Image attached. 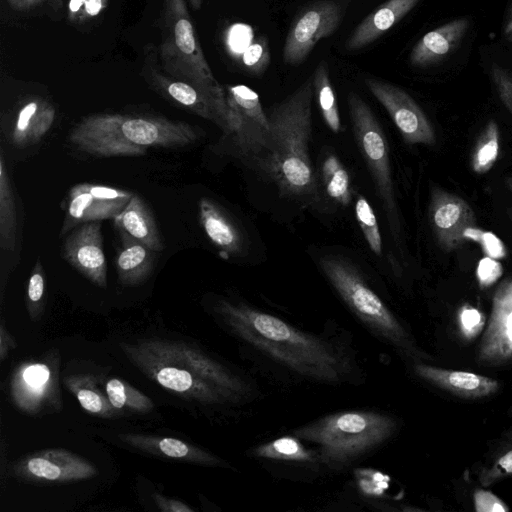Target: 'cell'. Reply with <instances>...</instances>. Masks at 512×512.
I'll use <instances>...</instances> for the list:
<instances>
[{
	"instance_id": "7dc6e473",
	"label": "cell",
	"mask_w": 512,
	"mask_h": 512,
	"mask_svg": "<svg viewBox=\"0 0 512 512\" xmlns=\"http://www.w3.org/2000/svg\"><path fill=\"white\" fill-rule=\"evenodd\" d=\"M54 0H6L9 6L16 11L25 12L42 6Z\"/></svg>"
},
{
	"instance_id": "816d5d0a",
	"label": "cell",
	"mask_w": 512,
	"mask_h": 512,
	"mask_svg": "<svg viewBox=\"0 0 512 512\" xmlns=\"http://www.w3.org/2000/svg\"><path fill=\"white\" fill-rule=\"evenodd\" d=\"M505 185L507 189L512 193V175L505 178Z\"/></svg>"
},
{
	"instance_id": "8fae6325",
	"label": "cell",
	"mask_w": 512,
	"mask_h": 512,
	"mask_svg": "<svg viewBox=\"0 0 512 512\" xmlns=\"http://www.w3.org/2000/svg\"><path fill=\"white\" fill-rule=\"evenodd\" d=\"M344 11L345 6L339 0H322L305 8L289 28L283 61L288 65L303 62L321 39L335 32Z\"/></svg>"
},
{
	"instance_id": "9c48e42d",
	"label": "cell",
	"mask_w": 512,
	"mask_h": 512,
	"mask_svg": "<svg viewBox=\"0 0 512 512\" xmlns=\"http://www.w3.org/2000/svg\"><path fill=\"white\" fill-rule=\"evenodd\" d=\"M236 128L232 134L239 153L255 163L268 146L271 127L258 94L245 85L225 88Z\"/></svg>"
},
{
	"instance_id": "836d02e7",
	"label": "cell",
	"mask_w": 512,
	"mask_h": 512,
	"mask_svg": "<svg viewBox=\"0 0 512 512\" xmlns=\"http://www.w3.org/2000/svg\"><path fill=\"white\" fill-rule=\"evenodd\" d=\"M105 391L116 410L146 413L154 408V403L148 396L121 379H109Z\"/></svg>"
},
{
	"instance_id": "6da1fadb",
	"label": "cell",
	"mask_w": 512,
	"mask_h": 512,
	"mask_svg": "<svg viewBox=\"0 0 512 512\" xmlns=\"http://www.w3.org/2000/svg\"><path fill=\"white\" fill-rule=\"evenodd\" d=\"M217 311L239 338L304 377L340 382L347 363L328 342L244 303L222 300Z\"/></svg>"
},
{
	"instance_id": "83f0119b",
	"label": "cell",
	"mask_w": 512,
	"mask_h": 512,
	"mask_svg": "<svg viewBox=\"0 0 512 512\" xmlns=\"http://www.w3.org/2000/svg\"><path fill=\"white\" fill-rule=\"evenodd\" d=\"M113 220L119 232L144 243L155 252L163 250L153 214L140 196L133 194L124 210Z\"/></svg>"
},
{
	"instance_id": "bcb514c9",
	"label": "cell",
	"mask_w": 512,
	"mask_h": 512,
	"mask_svg": "<svg viewBox=\"0 0 512 512\" xmlns=\"http://www.w3.org/2000/svg\"><path fill=\"white\" fill-rule=\"evenodd\" d=\"M482 236L485 239L484 241H479L482 244L485 252L489 254L491 257H503L505 254V249L501 243L494 235H490L482 232Z\"/></svg>"
},
{
	"instance_id": "681fc988",
	"label": "cell",
	"mask_w": 512,
	"mask_h": 512,
	"mask_svg": "<svg viewBox=\"0 0 512 512\" xmlns=\"http://www.w3.org/2000/svg\"><path fill=\"white\" fill-rule=\"evenodd\" d=\"M503 36L509 40L512 41V7L510 8L504 26H503Z\"/></svg>"
},
{
	"instance_id": "ee69618b",
	"label": "cell",
	"mask_w": 512,
	"mask_h": 512,
	"mask_svg": "<svg viewBox=\"0 0 512 512\" xmlns=\"http://www.w3.org/2000/svg\"><path fill=\"white\" fill-rule=\"evenodd\" d=\"M154 500L159 509L165 512H192L193 509L187 504L155 494Z\"/></svg>"
},
{
	"instance_id": "d4e9b609",
	"label": "cell",
	"mask_w": 512,
	"mask_h": 512,
	"mask_svg": "<svg viewBox=\"0 0 512 512\" xmlns=\"http://www.w3.org/2000/svg\"><path fill=\"white\" fill-rule=\"evenodd\" d=\"M119 437L123 442L154 455L208 466L222 463L215 455L177 438L134 433L121 434Z\"/></svg>"
},
{
	"instance_id": "ac0fdd59",
	"label": "cell",
	"mask_w": 512,
	"mask_h": 512,
	"mask_svg": "<svg viewBox=\"0 0 512 512\" xmlns=\"http://www.w3.org/2000/svg\"><path fill=\"white\" fill-rule=\"evenodd\" d=\"M61 255L92 283L106 288L107 264L100 221L83 223L76 228L63 242Z\"/></svg>"
},
{
	"instance_id": "f1b7e54d",
	"label": "cell",
	"mask_w": 512,
	"mask_h": 512,
	"mask_svg": "<svg viewBox=\"0 0 512 512\" xmlns=\"http://www.w3.org/2000/svg\"><path fill=\"white\" fill-rule=\"evenodd\" d=\"M17 214L11 181L6 170L4 157L0 158V246L12 252L16 247Z\"/></svg>"
},
{
	"instance_id": "c3c4849f",
	"label": "cell",
	"mask_w": 512,
	"mask_h": 512,
	"mask_svg": "<svg viewBox=\"0 0 512 512\" xmlns=\"http://www.w3.org/2000/svg\"><path fill=\"white\" fill-rule=\"evenodd\" d=\"M84 6V0H69L68 2V19L72 23H79Z\"/></svg>"
},
{
	"instance_id": "7a4b0ae2",
	"label": "cell",
	"mask_w": 512,
	"mask_h": 512,
	"mask_svg": "<svg viewBox=\"0 0 512 512\" xmlns=\"http://www.w3.org/2000/svg\"><path fill=\"white\" fill-rule=\"evenodd\" d=\"M313 95V79L308 78L273 107L268 116V146L254 163L284 196L312 199L317 194V178L309 154Z\"/></svg>"
},
{
	"instance_id": "7bdbcfd3",
	"label": "cell",
	"mask_w": 512,
	"mask_h": 512,
	"mask_svg": "<svg viewBox=\"0 0 512 512\" xmlns=\"http://www.w3.org/2000/svg\"><path fill=\"white\" fill-rule=\"evenodd\" d=\"M502 273L501 265L491 258L484 259L479 263L477 279L482 288L492 285Z\"/></svg>"
},
{
	"instance_id": "4fadbf2b",
	"label": "cell",
	"mask_w": 512,
	"mask_h": 512,
	"mask_svg": "<svg viewBox=\"0 0 512 512\" xmlns=\"http://www.w3.org/2000/svg\"><path fill=\"white\" fill-rule=\"evenodd\" d=\"M365 84L386 109L403 140L410 145H434V128L415 100L402 88L382 80L369 78Z\"/></svg>"
},
{
	"instance_id": "44dd1931",
	"label": "cell",
	"mask_w": 512,
	"mask_h": 512,
	"mask_svg": "<svg viewBox=\"0 0 512 512\" xmlns=\"http://www.w3.org/2000/svg\"><path fill=\"white\" fill-rule=\"evenodd\" d=\"M414 372L424 381L461 398L476 399L495 394L499 382L474 372L440 368L424 363L414 365Z\"/></svg>"
},
{
	"instance_id": "cb8c5ba5",
	"label": "cell",
	"mask_w": 512,
	"mask_h": 512,
	"mask_svg": "<svg viewBox=\"0 0 512 512\" xmlns=\"http://www.w3.org/2000/svg\"><path fill=\"white\" fill-rule=\"evenodd\" d=\"M420 0H388L372 11L355 28L347 39L345 48L356 51L374 42L405 15H407Z\"/></svg>"
},
{
	"instance_id": "52a82bcc",
	"label": "cell",
	"mask_w": 512,
	"mask_h": 512,
	"mask_svg": "<svg viewBox=\"0 0 512 512\" xmlns=\"http://www.w3.org/2000/svg\"><path fill=\"white\" fill-rule=\"evenodd\" d=\"M348 103L356 142L384 203L392 229L396 230L398 218L385 135L370 107L357 94H351Z\"/></svg>"
},
{
	"instance_id": "60d3db41",
	"label": "cell",
	"mask_w": 512,
	"mask_h": 512,
	"mask_svg": "<svg viewBox=\"0 0 512 512\" xmlns=\"http://www.w3.org/2000/svg\"><path fill=\"white\" fill-rule=\"evenodd\" d=\"M473 504L477 512H507L510 509L502 499L485 487L473 492Z\"/></svg>"
},
{
	"instance_id": "603a6c76",
	"label": "cell",
	"mask_w": 512,
	"mask_h": 512,
	"mask_svg": "<svg viewBox=\"0 0 512 512\" xmlns=\"http://www.w3.org/2000/svg\"><path fill=\"white\" fill-rule=\"evenodd\" d=\"M469 21L459 18L426 33L413 47L410 63L416 67H426L443 60L465 36Z\"/></svg>"
},
{
	"instance_id": "d590c367",
	"label": "cell",
	"mask_w": 512,
	"mask_h": 512,
	"mask_svg": "<svg viewBox=\"0 0 512 512\" xmlns=\"http://www.w3.org/2000/svg\"><path fill=\"white\" fill-rule=\"evenodd\" d=\"M354 209L357 222L370 249L376 255H381L382 238L375 213L370 203L365 197L359 196L356 200Z\"/></svg>"
},
{
	"instance_id": "f546056e",
	"label": "cell",
	"mask_w": 512,
	"mask_h": 512,
	"mask_svg": "<svg viewBox=\"0 0 512 512\" xmlns=\"http://www.w3.org/2000/svg\"><path fill=\"white\" fill-rule=\"evenodd\" d=\"M64 382L87 412L100 417H111L115 414L116 409L111 405L107 395L97 388L93 376L71 375L66 377Z\"/></svg>"
},
{
	"instance_id": "3957f363",
	"label": "cell",
	"mask_w": 512,
	"mask_h": 512,
	"mask_svg": "<svg viewBox=\"0 0 512 512\" xmlns=\"http://www.w3.org/2000/svg\"><path fill=\"white\" fill-rule=\"evenodd\" d=\"M397 423L374 411H343L321 417L295 429L300 440L318 446L319 462L339 469L387 441Z\"/></svg>"
},
{
	"instance_id": "e0dca14e",
	"label": "cell",
	"mask_w": 512,
	"mask_h": 512,
	"mask_svg": "<svg viewBox=\"0 0 512 512\" xmlns=\"http://www.w3.org/2000/svg\"><path fill=\"white\" fill-rule=\"evenodd\" d=\"M17 476L31 481L71 482L91 478L97 469L83 457L65 449H46L20 459Z\"/></svg>"
},
{
	"instance_id": "8992f818",
	"label": "cell",
	"mask_w": 512,
	"mask_h": 512,
	"mask_svg": "<svg viewBox=\"0 0 512 512\" xmlns=\"http://www.w3.org/2000/svg\"><path fill=\"white\" fill-rule=\"evenodd\" d=\"M141 74L149 86L166 100L212 121L225 134L232 135L236 124L226 97H218L190 82L166 73L155 53H147Z\"/></svg>"
},
{
	"instance_id": "ab89813d",
	"label": "cell",
	"mask_w": 512,
	"mask_h": 512,
	"mask_svg": "<svg viewBox=\"0 0 512 512\" xmlns=\"http://www.w3.org/2000/svg\"><path fill=\"white\" fill-rule=\"evenodd\" d=\"M490 72L501 102L512 115V73L498 64H493Z\"/></svg>"
},
{
	"instance_id": "9a60e30c",
	"label": "cell",
	"mask_w": 512,
	"mask_h": 512,
	"mask_svg": "<svg viewBox=\"0 0 512 512\" xmlns=\"http://www.w3.org/2000/svg\"><path fill=\"white\" fill-rule=\"evenodd\" d=\"M480 364L496 367L512 361V275L496 287L491 312L477 352Z\"/></svg>"
},
{
	"instance_id": "74e56055",
	"label": "cell",
	"mask_w": 512,
	"mask_h": 512,
	"mask_svg": "<svg viewBox=\"0 0 512 512\" xmlns=\"http://www.w3.org/2000/svg\"><path fill=\"white\" fill-rule=\"evenodd\" d=\"M485 316L476 307L464 304L457 311V325L462 337L471 341L485 328Z\"/></svg>"
},
{
	"instance_id": "7c38bea8",
	"label": "cell",
	"mask_w": 512,
	"mask_h": 512,
	"mask_svg": "<svg viewBox=\"0 0 512 512\" xmlns=\"http://www.w3.org/2000/svg\"><path fill=\"white\" fill-rule=\"evenodd\" d=\"M123 114H94L82 119L69 133V141L79 150L96 157H134L146 148L129 141L123 134Z\"/></svg>"
},
{
	"instance_id": "f6af8a7d",
	"label": "cell",
	"mask_w": 512,
	"mask_h": 512,
	"mask_svg": "<svg viewBox=\"0 0 512 512\" xmlns=\"http://www.w3.org/2000/svg\"><path fill=\"white\" fill-rule=\"evenodd\" d=\"M108 4V0H84V6L82 9L80 24L84 23L104 11Z\"/></svg>"
},
{
	"instance_id": "484cf974",
	"label": "cell",
	"mask_w": 512,
	"mask_h": 512,
	"mask_svg": "<svg viewBox=\"0 0 512 512\" xmlns=\"http://www.w3.org/2000/svg\"><path fill=\"white\" fill-rule=\"evenodd\" d=\"M120 239L115 260L119 281L124 286L139 285L152 273L157 252L125 233L120 232Z\"/></svg>"
},
{
	"instance_id": "2e32d148",
	"label": "cell",
	"mask_w": 512,
	"mask_h": 512,
	"mask_svg": "<svg viewBox=\"0 0 512 512\" xmlns=\"http://www.w3.org/2000/svg\"><path fill=\"white\" fill-rule=\"evenodd\" d=\"M429 219L436 241L445 252L460 248L466 240L467 231L476 227L475 213L470 204L438 187L431 191Z\"/></svg>"
},
{
	"instance_id": "ba28073f",
	"label": "cell",
	"mask_w": 512,
	"mask_h": 512,
	"mask_svg": "<svg viewBox=\"0 0 512 512\" xmlns=\"http://www.w3.org/2000/svg\"><path fill=\"white\" fill-rule=\"evenodd\" d=\"M121 347L136 367L166 390L204 404L235 402L226 392L185 366L164 361L137 344H121Z\"/></svg>"
},
{
	"instance_id": "277c9868",
	"label": "cell",
	"mask_w": 512,
	"mask_h": 512,
	"mask_svg": "<svg viewBox=\"0 0 512 512\" xmlns=\"http://www.w3.org/2000/svg\"><path fill=\"white\" fill-rule=\"evenodd\" d=\"M159 64L171 76L226 97L204 56L185 0H163Z\"/></svg>"
},
{
	"instance_id": "e575fe53",
	"label": "cell",
	"mask_w": 512,
	"mask_h": 512,
	"mask_svg": "<svg viewBox=\"0 0 512 512\" xmlns=\"http://www.w3.org/2000/svg\"><path fill=\"white\" fill-rule=\"evenodd\" d=\"M499 129L490 120L480 134L471 154V168L476 174H485L495 164L499 154Z\"/></svg>"
},
{
	"instance_id": "5b68a950",
	"label": "cell",
	"mask_w": 512,
	"mask_h": 512,
	"mask_svg": "<svg viewBox=\"0 0 512 512\" xmlns=\"http://www.w3.org/2000/svg\"><path fill=\"white\" fill-rule=\"evenodd\" d=\"M319 264L342 300L369 329L406 353L416 354L404 327L353 266L334 256L321 258Z\"/></svg>"
},
{
	"instance_id": "4316f807",
	"label": "cell",
	"mask_w": 512,
	"mask_h": 512,
	"mask_svg": "<svg viewBox=\"0 0 512 512\" xmlns=\"http://www.w3.org/2000/svg\"><path fill=\"white\" fill-rule=\"evenodd\" d=\"M200 223L210 241L227 254L242 250V235L228 214L214 201L203 197L199 201Z\"/></svg>"
},
{
	"instance_id": "d6986e66",
	"label": "cell",
	"mask_w": 512,
	"mask_h": 512,
	"mask_svg": "<svg viewBox=\"0 0 512 512\" xmlns=\"http://www.w3.org/2000/svg\"><path fill=\"white\" fill-rule=\"evenodd\" d=\"M121 129L129 141L146 149L185 146L198 138L197 131L188 123L155 116L124 115Z\"/></svg>"
},
{
	"instance_id": "ffe728a7",
	"label": "cell",
	"mask_w": 512,
	"mask_h": 512,
	"mask_svg": "<svg viewBox=\"0 0 512 512\" xmlns=\"http://www.w3.org/2000/svg\"><path fill=\"white\" fill-rule=\"evenodd\" d=\"M57 376L42 362L25 363L15 371L11 394L15 404L28 413H37L56 398Z\"/></svg>"
},
{
	"instance_id": "8d00e7d4",
	"label": "cell",
	"mask_w": 512,
	"mask_h": 512,
	"mask_svg": "<svg viewBox=\"0 0 512 512\" xmlns=\"http://www.w3.org/2000/svg\"><path fill=\"white\" fill-rule=\"evenodd\" d=\"M512 476V444L500 450L479 472V483L489 487Z\"/></svg>"
},
{
	"instance_id": "f35d334b",
	"label": "cell",
	"mask_w": 512,
	"mask_h": 512,
	"mask_svg": "<svg viewBox=\"0 0 512 512\" xmlns=\"http://www.w3.org/2000/svg\"><path fill=\"white\" fill-rule=\"evenodd\" d=\"M45 274L38 258L31 272L27 287V306L31 317H36L43 309Z\"/></svg>"
},
{
	"instance_id": "1f68e13d",
	"label": "cell",
	"mask_w": 512,
	"mask_h": 512,
	"mask_svg": "<svg viewBox=\"0 0 512 512\" xmlns=\"http://www.w3.org/2000/svg\"><path fill=\"white\" fill-rule=\"evenodd\" d=\"M321 179L325 193L335 203L347 205L351 201L350 178L335 155H328L321 164Z\"/></svg>"
},
{
	"instance_id": "d6a6232c",
	"label": "cell",
	"mask_w": 512,
	"mask_h": 512,
	"mask_svg": "<svg viewBox=\"0 0 512 512\" xmlns=\"http://www.w3.org/2000/svg\"><path fill=\"white\" fill-rule=\"evenodd\" d=\"M312 79L314 93L316 94L322 117L328 128L337 133L341 128V121L334 90L329 79L328 67L325 61H321L319 63Z\"/></svg>"
},
{
	"instance_id": "f907efd6",
	"label": "cell",
	"mask_w": 512,
	"mask_h": 512,
	"mask_svg": "<svg viewBox=\"0 0 512 512\" xmlns=\"http://www.w3.org/2000/svg\"><path fill=\"white\" fill-rule=\"evenodd\" d=\"M191 7L195 10H198L202 6V0H188Z\"/></svg>"
},
{
	"instance_id": "7402d4cb",
	"label": "cell",
	"mask_w": 512,
	"mask_h": 512,
	"mask_svg": "<svg viewBox=\"0 0 512 512\" xmlns=\"http://www.w3.org/2000/svg\"><path fill=\"white\" fill-rule=\"evenodd\" d=\"M56 118L54 105L43 97L31 95L21 100L9 132L17 147L38 143L51 129Z\"/></svg>"
},
{
	"instance_id": "5bb4252c",
	"label": "cell",
	"mask_w": 512,
	"mask_h": 512,
	"mask_svg": "<svg viewBox=\"0 0 512 512\" xmlns=\"http://www.w3.org/2000/svg\"><path fill=\"white\" fill-rule=\"evenodd\" d=\"M132 193L115 187L80 183L71 187L61 235L79 224L114 219L129 203Z\"/></svg>"
},
{
	"instance_id": "4dcf8cb0",
	"label": "cell",
	"mask_w": 512,
	"mask_h": 512,
	"mask_svg": "<svg viewBox=\"0 0 512 512\" xmlns=\"http://www.w3.org/2000/svg\"><path fill=\"white\" fill-rule=\"evenodd\" d=\"M301 441L294 435L280 437L255 447L252 454L273 460L319 462L318 452L308 449Z\"/></svg>"
},
{
	"instance_id": "30bf717a",
	"label": "cell",
	"mask_w": 512,
	"mask_h": 512,
	"mask_svg": "<svg viewBox=\"0 0 512 512\" xmlns=\"http://www.w3.org/2000/svg\"><path fill=\"white\" fill-rule=\"evenodd\" d=\"M136 344L164 361L185 366L226 392L234 401L247 393V385L241 378L192 345L166 339H146Z\"/></svg>"
},
{
	"instance_id": "b9f144b4",
	"label": "cell",
	"mask_w": 512,
	"mask_h": 512,
	"mask_svg": "<svg viewBox=\"0 0 512 512\" xmlns=\"http://www.w3.org/2000/svg\"><path fill=\"white\" fill-rule=\"evenodd\" d=\"M243 61L251 71H262L269 62V53L266 41L258 39L248 46L243 54Z\"/></svg>"
}]
</instances>
